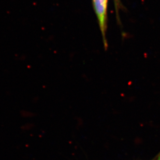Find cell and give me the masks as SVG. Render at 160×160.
<instances>
[{
    "label": "cell",
    "mask_w": 160,
    "mask_h": 160,
    "mask_svg": "<svg viewBox=\"0 0 160 160\" xmlns=\"http://www.w3.org/2000/svg\"><path fill=\"white\" fill-rule=\"evenodd\" d=\"M157 160H160V157H159V158H158Z\"/></svg>",
    "instance_id": "cell-1"
}]
</instances>
